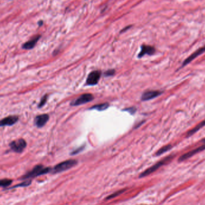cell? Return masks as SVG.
Returning <instances> with one entry per match:
<instances>
[{
    "instance_id": "6da1fadb",
    "label": "cell",
    "mask_w": 205,
    "mask_h": 205,
    "mask_svg": "<svg viewBox=\"0 0 205 205\" xmlns=\"http://www.w3.org/2000/svg\"><path fill=\"white\" fill-rule=\"evenodd\" d=\"M52 169L49 167H45L42 165H37L35 166L32 171H29L22 179H28L29 178H35L40 175H43L49 173Z\"/></svg>"
},
{
    "instance_id": "7a4b0ae2",
    "label": "cell",
    "mask_w": 205,
    "mask_h": 205,
    "mask_svg": "<svg viewBox=\"0 0 205 205\" xmlns=\"http://www.w3.org/2000/svg\"><path fill=\"white\" fill-rule=\"evenodd\" d=\"M173 157H174V156L171 155H169L168 157L164 158L163 160H161V161H158L156 164L153 165L152 166H151L150 167L148 168L146 171H144V172L140 175V177L143 178V177H145V176H147L150 175L151 173H154V171H155L157 170H158L161 166H163L165 164L168 163L169 162H170L171 160L173 158Z\"/></svg>"
},
{
    "instance_id": "3957f363",
    "label": "cell",
    "mask_w": 205,
    "mask_h": 205,
    "mask_svg": "<svg viewBox=\"0 0 205 205\" xmlns=\"http://www.w3.org/2000/svg\"><path fill=\"white\" fill-rule=\"evenodd\" d=\"M77 164V161L75 160H68L56 165L54 168L52 169L51 171L53 173H61L62 171H67L72 168Z\"/></svg>"
},
{
    "instance_id": "277c9868",
    "label": "cell",
    "mask_w": 205,
    "mask_h": 205,
    "mask_svg": "<svg viewBox=\"0 0 205 205\" xmlns=\"http://www.w3.org/2000/svg\"><path fill=\"white\" fill-rule=\"evenodd\" d=\"M93 100H94V96L92 94L86 93L82 94L81 96L77 97L75 100H73L70 103V105L72 106H81L87 103L90 102Z\"/></svg>"
},
{
    "instance_id": "5b68a950",
    "label": "cell",
    "mask_w": 205,
    "mask_h": 205,
    "mask_svg": "<svg viewBox=\"0 0 205 205\" xmlns=\"http://www.w3.org/2000/svg\"><path fill=\"white\" fill-rule=\"evenodd\" d=\"M27 145V142L24 139H19L12 141L10 144V147L14 152L16 153H21L25 149Z\"/></svg>"
},
{
    "instance_id": "8992f818",
    "label": "cell",
    "mask_w": 205,
    "mask_h": 205,
    "mask_svg": "<svg viewBox=\"0 0 205 205\" xmlns=\"http://www.w3.org/2000/svg\"><path fill=\"white\" fill-rule=\"evenodd\" d=\"M102 76V72L99 70H95L89 73L87 81L86 84L88 86H94L98 84Z\"/></svg>"
},
{
    "instance_id": "52a82bcc",
    "label": "cell",
    "mask_w": 205,
    "mask_h": 205,
    "mask_svg": "<svg viewBox=\"0 0 205 205\" xmlns=\"http://www.w3.org/2000/svg\"><path fill=\"white\" fill-rule=\"evenodd\" d=\"M205 150V144L202 145V146H199L198 148L193 150H190L187 153L184 154V155H182V156H181L179 158V162H182V161H185L187 160H188V158H190L192 157H193L194 155H195L196 154H198L199 152L203 151V150Z\"/></svg>"
},
{
    "instance_id": "ba28073f",
    "label": "cell",
    "mask_w": 205,
    "mask_h": 205,
    "mask_svg": "<svg viewBox=\"0 0 205 205\" xmlns=\"http://www.w3.org/2000/svg\"><path fill=\"white\" fill-rule=\"evenodd\" d=\"M205 52V46L203 47L199 48L197 50H196L194 53H192V55H190L187 58H186L184 60V61L183 62L182 65V67H184L185 66H187L189 63H190L195 58H197L198 56L203 54V53Z\"/></svg>"
},
{
    "instance_id": "9c48e42d",
    "label": "cell",
    "mask_w": 205,
    "mask_h": 205,
    "mask_svg": "<svg viewBox=\"0 0 205 205\" xmlns=\"http://www.w3.org/2000/svg\"><path fill=\"white\" fill-rule=\"evenodd\" d=\"M163 94L162 91H157V90H150L146 91L143 93L141 97V99L142 101H148L152 99H154L158 96Z\"/></svg>"
},
{
    "instance_id": "30bf717a",
    "label": "cell",
    "mask_w": 205,
    "mask_h": 205,
    "mask_svg": "<svg viewBox=\"0 0 205 205\" xmlns=\"http://www.w3.org/2000/svg\"><path fill=\"white\" fill-rule=\"evenodd\" d=\"M19 120V117L16 115L7 116L0 120V127L12 126L16 123Z\"/></svg>"
},
{
    "instance_id": "8fae6325",
    "label": "cell",
    "mask_w": 205,
    "mask_h": 205,
    "mask_svg": "<svg viewBox=\"0 0 205 205\" xmlns=\"http://www.w3.org/2000/svg\"><path fill=\"white\" fill-rule=\"evenodd\" d=\"M155 52V49L150 45H144L141 46L140 52L138 54V58H142L145 55H154Z\"/></svg>"
},
{
    "instance_id": "7c38bea8",
    "label": "cell",
    "mask_w": 205,
    "mask_h": 205,
    "mask_svg": "<svg viewBox=\"0 0 205 205\" xmlns=\"http://www.w3.org/2000/svg\"><path fill=\"white\" fill-rule=\"evenodd\" d=\"M49 119V116L48 114H41L35 117L34 122L37 127L41 128L46 124Z\"/></svg>"
},
{
    "instance_id": "4fadbf2b",
    "label": "cell",
    "mask_w": 205,
    "mask_h": 205,
    "mask_svg": "<svg viewBox=\"0 0 205 205\" xmlns=\"http://www.w3.org/2000/svg\"><path fill=\"white\" fill-rule=\"evenodd\" d=\"M41 35H37L34 37L33 39L29 40V41H27L22 45V48L25 50H30L35 47L37 43L40 39Z\"/></svg>"
},
{
    "instance_id": "5bb4252c",
    "label": "cell",
    "mask_w": 205,
    "mask_h": 205,
    "mask_svg": "<svg viewBox=\"0 0 205 205\" xmlns=\"http://www.w3.org/2000/svg\"><path fill=\"white\" fill-rule=\"evenodd\" d=\"M205 120H204V121H202L201 123H200L198 124H197V125L194 128H193V129H192V130H190V131L187 133V135H186V137H189L192 136L194 134H195L196 133H197L198 130H200L201 129H202V128H203V127H205Z\"/></svg>"
},
{
    "instance_id": "9a60e30c",
    "label": "cell",
    "mask_w": 205,
    "mask_h": 205,
    "mask_svg": "<svg viewBox=\"0 0 205 205\" xmlns=\"http://www.w3.org/2000/svg\"><path fill=\"white\" fill-rule=\"evenodd\" d=\"M110 104L108 103H104L99 104H96L93 106H92L89 109L90 110H97L98 111H104L105 110L109 108Z\"/></svg>"
},
{
    "instance_id": "2e32d148",
    "label": "cell",
    "mask_w": 205,
    "mask_h": 205,
    "mask_svg": "<svg viewBox=\"0 0 205 205\" xmlns=\"http://www.w3.org/2000/svg\"><path fill=\"white\" fill-rule=\"evenodd\" d=\"M172 148V146L171 145H166L163 147H162L161 148H160L159 150H158L157 152L155 154L156 156H160L162 154H163L164 153H166V152L171 150V149Z\"/></svg>"
},
{
    "instance_id": "e0dca14e",
    "label": "cell",
    "mask_w": 205,
    "mask_h": 205,
    "mask_svg": "<svg viewBox=\"0 0 205 205\" xmlns=\"http://www.w3.org/2000/svg\"><path fill=\"white\" fill-rule=\"evenodd\" d=\"M12 183V180L9 179H4L2 180H0V187H7Z\"/></svg>"
},
{
    "instance_id": "ac0fdd59",
    "label": "cell",
    "mask_w": 205,
    "mask_h": 205,
    "mask_svg": "<svg viewBox=\"0 0 205 205\" xmlns=\"http://www.w3.org/2000/svg\"><path fill=\"white\" fill-rule=\"evenodd\" d=\"M48 95H45V96H43V97L41 98V100H40V103H39V105H38V107H39V108H42V107H43V106L46 104V103L47 100H48Z\"/></svg>"
},
{
    "instance_id": "d6986e66",
    "label": "cell",
    "mask_w": 205,
    "mask_h": 205,
    "mask_svg": "<svg viewBox=\"0 0 205 205\" xmlns=\"http://www.w3.org/2000/svg\"><path fill=\"white\" fill-rule=\"evenodd\" d=\"M124 111H126L129 112L131 115H134L136 113L137 111V108L135 107H130L129 108H125L123 110Z\"/></svg>"
},
{
    "instance_id": "ffe728a7",
    "label": "cell",
    "mask_w": 205,
    "mask_h": 205,
    "mask_svg": "<svg viewBox=\"0 0 205 205\" xmlns=\"http://www.w3.org/2000/svg\"><path fill=\"white\" fill-rule=\"evenodd\" d=\"M115 73V70L113 69H110V70H108L106 71L104 73V76L105 77H110V76L114 75Z\"/></svg>"
},
{
    "instance_id": "44dd1931",
    "label": "cell",
    "mask_w": 205,
    "mask_h": 205,
    "mask_svg": "<svg viewBox=\"0 0 205 205\" xmlns=\"http://www.w3.org/2000/svg\"><path fill=\"white\" fill-rule=\"evenodd\" d=\"M124 190H119V191H118V192H114L113 194L110 195L108 197H107V199L109 200V199H111V198H115L117 196H118L119 195H120L121 194H122Z\"/></svg>"
},
{
    "instance_id": "7402d4cb",
    "label": "cell",
    "mask_w": 205,
    "mask_h": 205,
    "mask_svg": "<svg viewBox=\"0 0 205 205\" xmlns=\"http://www.w3.org/2000/svg\"><path fill=\"white\" fill-rule=\"evenodd\" d=\"M84 148H85V146H82L77 148L76 150H73L72 152L71 153V155H76V154H79V152H82V150H84Z\"/></svg>"
},
{
    "instance_id": "603a6c76",
    "label": "cell",
    "mask_w": 205,
    "mask_h": 205,
    "mask_svg": "<svg viewBox=\"0 0 205 205\" xmlns=\"http://www.w3.org/2000/svg\"><path fill=\"white\" fill-rule=\"evenodd\" d=\"M31 181H26V182H24L22 183H21L20 184L17 185L15 187H14L13 188H16V187H27L29 185L31 184Z\"/></svg>"
},
{
    "instance_id": "cb8c5ba5",
    "label": "cell",
    "mask_w": 205,
    "mask_h": 205,
    "mask_svg": "<svg viewBox=\"0 0 205 205\" xmlns=\"http://www.w3.org/2000/svg\"><path fill=\"white\" fill-rule=\"evenodd\" d=\"M132 27V25H130V26H129V27H125L124 28V29H123L121 31V33H123V32H125L126 30H127V29H129L131 27Z\"/></svg>"
},
{
    "instance_id": "d4e9b609",
    "label": "cell",
    "mask_w": 205,
    "mask_h": 205,
    "mask_svg": "<svg viewBox=\"0 0 205 205\" xmlns=\"http://www.w3.org/2000/svg\"><path fill=\"white\" fill-rule=\"evenodd\" d=\"M43 21H39V22H38V24H39V26H41V25H43Z\"/></svg>"
},
{
    "instance_id": "484cf974",
    "label": "cell",
    "mask_w": 205,
    "mask_h": 205,
    "mask_svg": "<svg viewBox=\"0 0 205 205\" xmlns=\"http://www.w3.org/2000/svg\"><path fill=\"white\" fill-rule=\"evenodd\" d=\"M202 143H204V144H205V139H203L202 140Z\"/></svg>"
}]
</instances>
